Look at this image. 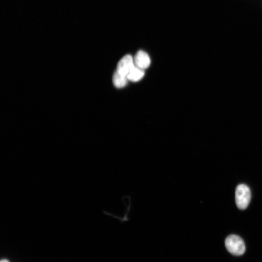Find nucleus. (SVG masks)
I'll return each mask as SVG.
<instances>
[{
    "mask_svg": "<svg viewBox=\"0 0 262 262\" xmlns=\"http://www.w3.org/2000/svg\"><path fill=\"white\" fill-rule=\"evenodd\" d=\"M225 244L228 251L234 255L240 256L245 252V243L238 235L231 234L228 236L225 240Z\"/></svg>",
    "mask_w": 262,
    "mask_h": 262,
    "instance_id": "nucleus-1",
    "label": "nucleus"
},
{
    "mask_svg": "<svg viewBox=\"0 0 262 262\" xmlns=\"http://www.w3.org/2000/svg\"><path fill=\"white\" fill-rule=\"evenodd\" d=\"M251 192L249 187L244 184L238 185L235 190V202L241 210L246 209L250 201Z\"/></svg>",
    "mask_w": 262,
    "mask_h": 262,
    "instance_id": "nucleus-2",
    "label": "nucleus"
},
{
    "mask_svg": "<svg viewBox=\"0 0 262 262\" xmlns=\"http://www.w3.org/2000/svg\"><path fill=\"white\" fill-rule=\"evenodd\" d=\"M134 66V61L132 57L130 55H126L119 61L116 71L127 76Z\"/></svg>",
    "mask_w": 262,
    "mask_h": 262,
    "instance_id": "nucleus-3",
    "label": "nucleus"
},
{
    "mask_svg": "<svg viewBox=\"0 0 262 262\" xmlns=\"http://www.w3.org/2000/svg\"><path fill=\"white\" fill-rule=\"evenodd\" d=\"M134 62L136 66L144 69L149 66L150 60L147 53L143 51L139 50L134 57Z\"/></svg>",
    "mask_w": 262,
    "mask_h": 262,
    "instance_id": "nucleus-4",
    "label": "nucleus"
},
{
    "mask_svg": "<svg viewBox=\"0 0 262 262\" xmlns=\"http://www.w3.org/2000/svg\"><path fill=\"white\" fill-rule=\"evenodd\" d=\"M144 75V71L143 69L135 66L131 69L127 77L128 80L132 81L137 82L140 80Z\"/></svg>",
    "mask_w": 262,
    "mask_h": 262,
    "instance_id": "nucleus-5",
    "label": "nucleus"
},
{
    "mask_svg": "<svg viewBox=\"0 0 262 262\" xmlns=\"http://www.w3.org/2000/svg\"><path fill=\"white\" fill-rule=\"evenodd\" d=\"M127 77L115 71L113 77V82L114 85L117 88L125 86L127 82Z\"/></svg>",
    "mask_w": 262,
    "mask_h": 262,
    "instance_id": "nucleus-6",
    "label": "nucleus"
},
{
    "mask_svg": "<svg viewBox=\"0 0 262 262\" xmlns=\"http://www.w3.org/2000/svg\"><path fill=\"white\" fill-rule=\"evenodd\" d=\"M0 262H9L6 259H3L1 260Z\"/></svg>",
    "mask_w": 262,
    "mask_h": 262,
    "instance_id": "nucleus-7",
    "label": "nucleus"
}]
</instances>
